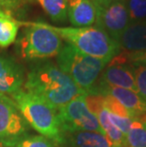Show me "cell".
<instances>
[{"mask_svg":"<svg viewBox=\"0 0 146 147\" xmlns=\"http://www.w3.org/2000/svg\"><path fill=\"white\" fill-rule=\"evenodd\" d=\"M25 90L57 110L79 96L85 95L72 79L51 61H35L24 83Z\"/></svg>","mask_w":146,"mask_h":147,"instance_id":"cell-1","label":"cell"},{"mask_svg":"<svg viewBox=\"0 0 146 147\" xmlns=\"http://www.w3.org/2000/svg\"><path fill=\"white\" fill-rule=\"evenodd\" d=\"M46 25L62 39L66 40V43L73 46L83 54L102 59L109 63L112 58L120 52L118 42L95 26L75 28Z\"/></svg>","mask_w":146,"mask_h":147,"instance_id":"cell-2","label":"cell"},{"mask_svg":"<svg viewBox=\"0 0 146 147\" xmlns=\"http://www.w3.org/2000/svg\"><path fill=\"white\" fill-rule=\"evenodd\" d=\"M28 124L39 134L51 140L55 144L61 140V131L57 110L39 97L20 89L11 96Z\"/></svg>","mask_w":146,"mask_h":147,"instance_id":"cell-3","label":"cell"},{"mask_svg":"<svg viewBox=\"0 0 146 147\" xmlns=\"http://www.w3.org/2000/svg\"><path fill=\"white\" fill-rule=\"evenodd\" d=\"M24 25L23 33L16 41L20 57L27 61H41L56 57L63 41L58 34L42 22H20Z\"/></svg>","mask_w":146,"mask_h":147,"instance_id":"cell-4","label":"cell"},{"mask_svg":"<svg viewBox=\"0 0 146 147\" xmlns=\"http://www.w3.org/2000/svg\"><path fill=\"white\" fill-rule=\"evenodd\" d=\"M107 64L102 59L83 54L67 43L64 44L56 56L58 67L85 93L96 84Z\"/></svg>","mask_w":146,"mask_h":147,"instance_id":"cell-5","label":"cell"},{"mask_svg":"<svg viewBox=\"0 0 146 147\" xmlns=\"http://www.w3.org/2000/svg\"><path fill=\"white\" fill-rule=\"evenodd\" d=\"M61 131H91L104 135L96 116L89 110L85 95L79 96L57 109Z\"/></svg>","mask_w":146,"mask_h":147,"instance_id":"cell-6","label":"cell"},{"mask_svg":"<svg viewBox=\"0 0 146 147\" xmlns=\"http://www.w3.org/2000/svg\"><path fill=\"white\" fill-rule=\"evenodd\" d=\"M93 3L96 7L95 27L104 30L113 40L117 41L123 30L131 23L124 0Z\"/></svg>","mask_w":146,"mask_h":147,"instance_id":"cell-7","label":"cell"},{"mask_svg":"<svg viewBox=\"0 0 146 147\" xmlns=\"http://www.w3.org/2000/svg\"><path fill=\"white\" fill-rule=\"evenodd\" d=\"M30 125L11 97L0 93V140L5 147H12L29 135Z\"/></svg>","mask_w":146,"mask_h":147,"instance_id":"cell-8","label":"cell"},{"mask_svg":"<svg viewBox=\"0 0 146 147\" xmlns=\"http://www.w3.org/2000/svg\"><path fill=\"white\" fill-rule=\"evenodd\" d=\"M97 84L101 86L122 87L137 91L134 65L128 61L127 56L124 55V53L120 52L106 65L101 73L100 80Z\"/></svg>","mask_w":146,"mask_h":147,"instance_id":"cell-9","label":"cell"},{"mask_svg":"<svg viewBox=\"0 0 146 147\" xmlns=\"http://www.w3.org/2000/svg\"><path fill=\"white\" fill-rule=\"evenodd\" d=\"M89 91L99 93L101 95L107 94L112 96L127 109L133 119H137L146 113V101L137 91L122 87L101 86L97 83Z\"/></svg>","mask_w":146,"mask_h":147,"instance_id":"cell-10","label":"cell"},{"mask_svg":"<svg viewBox=\"0 0 146 147\" xmlns=\"http://www.w3.org/2000/svg\"><path fill=\"white\" fill-rule=\"evenodd\" d=\"M25 83V69L11 56L0 54V93L13 95Z\"/></svg>","mask_w":146,"mask_h":147,"instance_id":"cell-11","label":"cell"},{"mask_svg":"<svg viewBox=\"0 0 146 147\" xmlns=\"http://www.w3.org/2000/svg\"><path fill=\"white\" fill-rule=\"evenodd\" d=\"M56 147H113L106 137L91 131H67L63 132Z\"/></svg>","mask_w":146,"mask_h":147,"instance_id":"cell-12","label":"cell"},{"mask_svg":"<svg viewBox=\"0 0 146 147\" xmlns=\"http://www.w3.org/2000/svg\"><path fill=\"white\" fill-rule=\"evenodd\" d=\"M67 20L75 28L94 25L96 7L92 0H67Z\"/></svg>","mask_w":146,"mask_h":147,"instance_id":"cell-13","label":"cell"},{"mask_svg":"<svg viewBox=\"0 0 146 147\" xmlns=\"http://www.w3.org/2000/svg\"><path fill=\"white\" fill-rule=\"evenodd\" d=\"M120 51L139 52L146 51V22L130 23L117 40Z\"/></svg>","mask_w":146,"mask_h":147,"instance_id":"cell-14","label":"cell"},{"mask_svg":"<svg viewBox=\"0 0 146 147\" xmlns=\"http://www.w3.org/2000/svg\"><path fill=\"white\" fill-rule=\"evenodd\" d=\"M20 21L14 19L11 14L0 17V48L6 49L16 41Z\"/></svg>","mask_w":146,"mask_h":147,"instance_id":"cell-15","label":"cell"},{"mask_svg":"<svg viewBox=\"0 0 146 147\" xmlns=\"http://www.w3.org/2000/svg\"><path fill=\"white\" fill-rule=\"evenodd\" d=\"M48 17L56 23L67 21V0H36Z\"/></svg>","mask_w":146,"mask_h":147,"instance_id":"cell-16","label":"cell"},{"mask_svg":"<svg viewBox=\"0 0 146 147\" xmlns=\"http://www.w3.org/2000/svg\"><path fill=\"white\" fill-rule=\"evenodd\" d=\"M122 147H146V121L134 120L125 135Z\"/></svg>","mask_w":146,"mask_h":147,"instance_id":"cell-17","label":"cell"},{"mask_svg":"<svg viewBox=\"0 0 146 147\" xmlns=\"http://www.w3.org/2000/svg\"><path fill=\"white\" fill-rule=\"evenodd\" d=\"M130 22H146V0H124Z\"/></svg>","mask_w":146,"mask_h":147,"instance_id":"cell-18","label":"cell"},{"mask_svg":"<svg viewBox=\"0 0 146 147\" xmlns=\"http://www.w3.org/2000/svg\"><path fill=\"white\" fill-rule=\"evenodd\" d=\"M12 147H56L51 140L42 135H27L20 139Z\"/></svg>","mask_w":146,"mask_h":147,"instance_id":"cell-19","label":"cell"},{"mask_svg":"<svg viewBox=\"0 0 146 147\" xmlns=\"http://www.w3.org/2000/svg\"><path fill=\"white\" fill-rule=\"evenodd\" d=\"M102 96H104V106L108 112L117 116H120V117L132 118L130 113L127 111V109L120 102H118L116 99L113 98L112 96L107 94Z\"/></svg>","mask_w":146,"mask_h":147,"instance_id":"cell-20","label":"cell"},{"mask_svg":"<svg viewBox=\"0 0 146 147\" xmlns=\"http://www.w3.org/2000/svg\"><path fill=\"white\" fill-rule=\"evenodd\" d=\"M135 84L137 91L146 101V67L134 65Z\"/></svg>","mask_w":146,"mask_h":147,"instance_id":"cell-21","label":"cell"},{"mask_svg":"<svg viewBox=\"0 0 146 147\" xmlns=\"http://www.w3.org/2000/svg\"><path fill=\"white\" fill-rule=\"evenodd\" d=\"M108 119H109L110 123L116 128H118L122 134H124V135H126L127 132L130 130L133 121L135 120V119H132V118L120 117V116L112 114V113H110V112H108Z\"/></svg>","mask_w":146,"mask_h":147,"instance_id":"cell-22","label":"cell"},{"mask_svg":"<svg viewBox=\"0 0 146 147\" xmlns=\"http://www.w3.org/2000/svg\"><path fill=\"white\" fill-rule=\"evenodd\" d=\"M24 0H0V8L9 14L22 7Z\"/></svg>","mask_w":146,"mask_h":147,"instance_id":"cell-23","label":"cell"},{"mask_svg":"<svg viewBox=\"0 0 146 147\" xmlns=\"http://www.w3.org/2000/svg\"><path fill=\"white\" fill-rule=\"evenodd\" d=\"M129 61L133 65H145L146 67V51L139 52H128Z\"/></svg>","mask_w":146,"mask_h":147,"instance_id":"cell-24","label":"cell"},{"mask_svg":"<svg viewBox=\"0 0 146 147\" xmlns=\"http://www.w3.org/2000/svg\"><path fill=\"white\" fill-rule=\"evenodd\" d=\"M9 13L8 12H6L5 11H3L1 8H0V17H2V16H6V15H8Z\"/></svg>","mask_w":146,"mask_h":147,"instance_id":"cell-25","label":"cell"},{"mask_svg":"<svg viewBox=\"0 0 146 147\" xmlns=\"http://www.w3.org/2000/svg\"><path fill=\"white\" fill-rule=\"evenodd\" d=\"M138 120H141V121H146V113L143 114V115H141V117H139V118H137ZM136 120V119H135Z\"/></svg>","mask_w":146,"mask_h":147,"instance_id":"cell-26","label":"cell"},{"mask_svg":"<svg viewBox=\"0 0 146 147\" xmlns=\"http://www.w3.org/2000/svg\"><path fill=\"white\" fill-rule=\"evenodd\" d=\"M93 2H100V1H109V0H92Z\"/></svg>","mask_w":146,"mask_h":147,"instance_id":"cell-27","label":"cell"},{"mask_svg":"<svg viewBox=\"0 0 146 147\" xmlns=\"http://www.w3.org/2000/svg\"><path fill=\"white\" fill-rule=\"evenodd\" d=\"M0 147H5V145H4V143H3L1 140H0Z\"/></svg>","mask_w":146,"mask_h":147,"instance_id":"cell-28","label":"cell"}]
</instances>
